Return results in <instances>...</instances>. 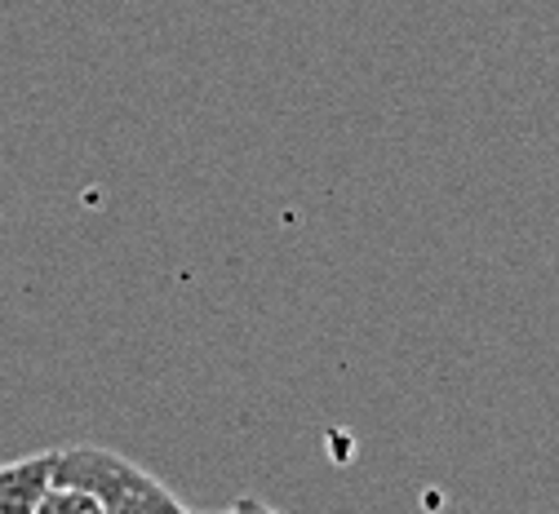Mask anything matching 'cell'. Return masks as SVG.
<instances>
[{
	"label": "cell",
	"mask_w": 559,
	"mask_h": 514,
	"mask_svg": "<svg viewBox=\"0 0 559 514\" xmlns=\"http://www.w3.org/2000/svg\"><path fill=\"white\" fill-rule=\"evenodd\" d=\"M214 514H245V510H240V501H236V505H227V510H214Z\"/></svg>",
	"instance_id": "obj_5"
},
{
	"label": "cell",
	"mask_w": 559,
	"mask_h": 514,
	"mask_svg": "<svg viewBox=\"0 0 559 514\" xmlns=\"http://www.w3.org/2000/svg\"><path fill=\"white\" fill-rule=\"evenodd\" d=\"M53 457L58 453H36L0 466V514H36V505L53 488Z\"/></svg>",
	"instance_id": "obj_2"
},
{
	"label": "cell",
	"mask_w": 559,
	"mask_h": 514,
	"mask_svg": "<svg viewBox=\"0 0 559 514\" xmlns=\"http://www.w3.org/2000/svg\"><path fill=\"white\" fill-rule=\"evenodd\" d=\"M53 483L90 492L107 514H191L169 483H160L152 470L133 466L129 457L94 444L58 449L53 457Z\"/></svg>",
	"instance_id": "obj_1"
},
{
	"label": "cell",
	"mask_w": 559,
	"mask_h": 514,
	"mask_svg": "<svg viewBox=\"0 0 559 514\" xmlns=\"http://www.w3.org/2000/svg\"><path fill=\"white\" fill-rule=\"evenodd\" d=\"M36 514H107L90 492H81V488H67V483H53L49 492H45V501L36 505Z\"/></svg>",
	"instance_id": "obj_3"
},
{
	"label": "cell",
	"mask_w": 559,
	"mask_h": 514,
	"mask_svg": "<svg viewBox=\"0 0 559 514\" xmlns=\"http://www.w3.org/2000/svg\"><path fill=\"white\" fill-rule=\"evenodd\" d=\"M240 510H245V514H275L271 505H262V501H253V497H240Z\"/></svg>",
	"instance_id": "obj_4"
}]
</instances>
